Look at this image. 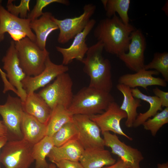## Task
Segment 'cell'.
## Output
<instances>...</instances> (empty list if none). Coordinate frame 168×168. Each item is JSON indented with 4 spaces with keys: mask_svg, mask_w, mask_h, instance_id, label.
<instances>
[{
    "mask_svg": "<svg viewBox=\"0 0 168 168\" xmlns=\"http://www.w3.org/2000/svg\"><path fill=\"white\" fill-rule=\"evenodd\" d=\"M102 168H127L123 161L119 158L114 164L105 166Z\"/></svg>",
    "mask_w": 168,
    "mask_h": 168,
    "instance_id": "obj_35",
    "label": "cell"
},
{
    "mask_svg": "<svg viewBox=\"0 0 168 168\" xmlns=\"http://www.w3.org/2000/svg\"><path fill=\"white\" fill-rule=\"evenodd\" d=\"M3 68L11 85L16 90L18 97L23 102L27 96L23 89L21 82L26 76L20 65L17 52L13 40L11 41L5 55L2 59Z\"/></svg>",
    "mask_w": 168,
    "mask_h": 168,
    "instance_id": "obj_13",
    "label": "cell"
},
{
    "mask_svg": "<svg viewBox=\"0 0 168 168\" xmlns=\"http://www.w3.org/2000/svg\"><path fill=\"white\" fill-rule=\"evenodd\" d=\"M8 135L7 129L2 121H0V136L6 137Z\"/></svg>",
    "mask_w": 168,
    "mask_h": 168,
    "instance_id": "obj_36",
    "label": "cell"
},
{
    "mask_svg": "<svg viewBox=\"0 0 168 168\" xmlns=\"http://www.w3.org/2000/svg\"><path fill=\"white\" fill-rule=\"evenodd\" d=\"M144 69L146 70L154 69L162 75L163 79L168 82V53L156 52L153 55L152 60L145 64Z\"/></svg>",
    "mask_w": 168,
    "mask_h": 168,
    "instance_id": "obj_29",
    "label": "cell"
},
{
    "mask_svg": "<svg viewBox=\"0 0 168 168\" xmlns=\"http://www.w3.org/2000/svg\"><path fill=\"white\" fill-rule=\"evenodd\" d=\"M84 149L77 139L58 147L54 146L47 157L54 164L63 160L79 161Z\"/></svg>",
    "mask_w": 168,
    "mask_h": 168,
    "instance_id": "obj_21",
    "label": "cell"
},
{
    "mask_svg": "<svg viewBox=\"0 0 168 168\" xmlns=\"http://www.w3.org/2000/svg\"><path fill=\"white\" fill-rule=\"evenodd\" d=\"M101 2L107 17L110 18L117 13L124 24H129L128 11L130 4V0H102Z\"/></svg>",
    "mask_w": 168,
    "mask_h": 168,
    "instance_id": "obj_27",
    "label": "cell"
},
{
    "mask_svg": "<svg viewBox=\"0 0 168 168\" xmlns=\"http://www.w3.org/2000/svg\"><path fill=\"white\" fill-rule=\"evenodd\" d=\"M55 168H57L56 166V167Z\"/></svg>",
    "mask_w": 168,
    "mask_h": 168,
    "instance_id": "obj_42",
    "label": "cell"
},
{
    "mask_svg": "<svg viewBox=\"0 0 168 168\" xmlns=\"http://www.w3.org/2000/svg\"><path fill=\"white\" fill-rule=\"evenodd\" d=\"M146 47L145 37L142 30L135 29L132 32L128 51L118 56L130 70L135 72L145 65L144 53Z\"/></svg>",
    "mask_w": 168,
    "mask_h": 168,
    "instance_id": "obj_11",
    "label": "cell"
},
{
    "mask_svg": "<svg viewBox=\"0 0 168 168\" xmlns=\"http://www.w3.org/2000/svg\"><path fill=\"white\" fill-rule=\"evenodd\" d=\"M55 164L58 168H84L79 161L63 160Z\"/></svg>",
    "mask_w": 168,
    "mask_h": 168,
    "instance_id": "obj_34",
    "label": "cell"
},
{
    "mask_svg": "<svg viewBox=\"0 0 168 168\" xmlns=\"http://www.w3.org/2000/svg\"><path fill=\"white\" fill-rule=\"evenodd\" d=\"M116 88L123 96V102L120 107L127 114L125 125L128 128L133 127L138 114L137 109L142 106L141 100L133 96L131 88L129 87L118 83L116 86Z\"/></svg>",
    "mask_w": 168,
    "mask_h": 168,
    "instance_id": "obj_23",
    "label": "cell"
},
{
    "mask_svg": "<svg viewBox=\"0 0 168 168\" xmlns=\"http://www.w3.org/2000/svg\"><path fill=\"white\" fill-rule=\"evenodd\" d=\"M96 9L95 5L88 3L84 6L83 13L78 16L63 20L58 19L54 16L53 20L59 30L58 42L65 44L81 32L91 19Z\"/></svg>",
    "mask_w": 168,
    "mask_h": 168,
    "instance_id": "obj_8",
    "label": "cell"
},
{
    "mask_svg": "<svg viewBox=\"0 0 168 168\" xmlns=\"http://www.w3.org/2000/svg\"><path fill=\"white\" fill-rule=\"evenodd\" d=\"M105 146L110 147L111 153L117 156L127 168H140V162L144 157L138 149L121 141L116 134L107 131L102 134Z\"/></svg>",
    "mask_w": 168,
    "mask_h": 168,
    "instance_id": "obj_10",
    "label": "cell"
},
{
    "mask_svg": "<svg viewBox=\"0 0 168 168\" xmlns=\"http://www.w3.org/2000/svg\"><path fill=\"white\" fill-rule=\"evenodd\" d=\"M168 3H166L164 5L163 8H162V10H163L166 13H167V7H168Z\"/></svg>",
    "mask_w": 168,
    "mask_h": 168,
    "instance_id": "obj_40",
    "label": "cell"
},
{
    "mask_svg": "<svg viewBox=\"0 0 168 168\" xmlns=\"http://www.w3.org/2000/svg\"><path fill=\"white\" fill-rule=\"evenodd\" d=\"M103 45L99 41L89 47L81 62L83 71L90 78L88 86L110 92L113 87L111 66L110 60L103 56Z\"/></svg>",
    "mask_w": 168,
    "mask_h": 168,
    "instance_id": "obj_2",
    "label": "cell"
},
{
    "mask_svg": "<svg viewBox=\"0 0 168 168\" xmlns=\"http://www.w3.org/2000/svg\"><path fill=\"white\" fill-rule=\"evenodd\" d=\"M89 116L98 126L102 134L105 132L111 131L130 141L133 140L132 138L124 132L120 125L121 120L126 119L127 114L115 101L111 103L102 113Z\"/></svg>",
    "mask_w": 168,
    "mask_h": 168,
    "instance_id": "obj_12",
    "label": "cell"
},
{
    "mask_svg": "<svg viewBox=\"0 0 168 168\" xmlns=\"http://www.w3.org/2000/svg\"><path fill=\"white\" fill-rule=\"evenodd\" d=\"M56 167L55 165L52 163L49 164V168H55Z\"/></svg>",
    "mask_w": 168,
    "mask_h": 168,
    "instance_id": "obj_41",
    "label": "cell"
},
{
    "mask_svg": "<svg viewBox=\"0 0 168 168\" xmlns=\"http://www.w3.org/2000/svg\"><path fill=\"white\" fill-rule=\"evenodd\" d=\"M73 120L78 130L77 140L84 149L104 148V142L100 135V129L89 116L74 115L73 116Z\"/></svg>",
    "mask_w": 168,
    "mask_h": 168,
    "instance_id": "obj_9",
    "label": "cell"
},
{
    "mask_svg": "<svg viewBox=\"0 0 168 168\" xmlns=\"http://www.w3.org/2000/svg\"><path fill=\"white\" fill-rule=\"evenodd\" d=\"M13 0L8 1L7 8V11L12 15L18 17L19 15L21 18L26 19L28 12H30L29 4L30 0H21L19 5L16 6L12 3Z\"/></svg>",
    "mask_w": 168,
    "mask_h": 168,
    "instance_id": "obj_32",
    "label": "cell"
},
{
    "mask_svg": "<svg viewBox=\"0 0 168 168\" xmlns=\"http://www.w3.org/2000/svg\"><path fill=\"white\" fill-rule=\"evenodd\" d=\"M157 168H168V162H166L162 164H158Z\"/></svg>",
    "mask_w": 168,
    "mask_h": 168,
    "instance_id": "obj_39",
    "label": "cell"
},
{
    "mask_svg": "<svg viewBox=\"0 0 168 168\" xmlns=\"http://www.w3.org/2000/svg\"><path fill=\"white\" fill-rule=\"evenodd\" d=\"M133 96L135 98L148 102L150 105L149 109L144 113L138 114L133 127L136 128L142 125L148 119L153 117L159 111L162 110L161 102L159 99L154 96H148L142 93L138 88H131Z\"/></svg>",
    "mask_w": 168,
    "mask_h": 168,
    "instance_id": "obj_24",
    "label": "cell"
},
{
    "mask_svg": "<svg viewBox=\"0 0 168 168\" xmlns=\"http://www.w3.org/2000/svg\"><path fill=\"white\" fill-rule=\"evenodd\" d=\"M68 70L69 68L67 66L62 64H57L53 63L49 56L46 60L44 70L36 76H26L21 82L22 87L27 94L35 92Z\"/></svg>",
    "mask_w": 168,
    "mask_h": 168,
    "instance_id": "obj_14",
    "label": "cell"
},
{
    "mask_svg": "<svg viewBox=\"0 0 168 168\" xmlns=\"http://www.w3.org/2000/svg\"><path fill=\"white\" fill-rule=\"evenodd\" d=\"M73 116L64 106L58 105L55 106L52 110L46 124V136L52 137L64 125L73 120Z\"/></svg>",
    "mask_w": 168,
    "mask_h": 168,
    "instance_id": "obj_25",
    "label": "cell"
},
{
    "mask_svg": "<svg viewBox=\"0 0 168 168\" xmlns=\"http://www.w3.org/2000/svg\"><path fill=\"white\" fill-rule=\"evenodd\" d=\"M0 75L4 84H6L8 83V80L6 77V73L3 71L2 69L0 68Z\"/></svg>",
    "mask_w": 168,
    "mask_h": 168,
    "instance_id": "obj_38",
    "label": "cell"
},
{
    "mask_svg": "<svg viewBox=\"0 0 168 168\" xmlns=\"http://www.w3.org/2000/svg\"><path fill=\"white\" fill-rule=\"evenodd\" d=\"M0 0V42L4 39L6 32L19 31L25 33L26 37L35 42L36 36L30 27V20L16 16L2 6Z\"/></svg>",
    "mask_w": 168,
    "mask_h": 168,
    "instance_id": "obj_16",
    "label": "cell"
},
{
    "mask_svg": "<svg viewBox=\"0 0 168 168\" xmlns=\"http://www.w3.org/2000/svg\"><path fill=\"white\" fill-rule=\"evenodd\" d=\"M54 16L49 12H44L39 19L30 21V27L35 33V43L41 50L46 49L47 39L53 31L58 29L53 20Z\"/></svg>",
    "mask_w": 168,
    "mask_h": 168,
    "instance_id": "obj_19",
    "label": "cell"
},
{
    "mask_svg": "<svg viewBox=\"0 0 168 168\" xmlns=\"http://www.w3.org/2000/svg\"><path fill=\"white\" fill-rule=\"evenodd\" d=\"M159 74L156 70L143 69L134 73H128L121 75L119 77L118 82L119 83L125 85L131 88L140 87L146 90L148 86H152L166 87L167 82L163 79L153 76Z\"/></svg>",
    "mask_w": 168,
    "mask_h": 168,
    "instance_id": "obj_17",
    "label": "cell"
},
{
    "mask_svg": "<svg viewBox=\"0 0 168 168\" xmlns=\"http://www.w3.org/2000/svg\"><path fill=\"white\" fill-rule=\"evenodd\" d=\"M77 127L73 121H70L64 125L52 137L54 146H60L73 140L77 139L78 137Z\"/></svg>",
    "mask_w": 168,
    "mask_h": 168,
    "instance_id": "obj_28",
    "label": "cell"
},
{
    "mask_svg": "<svg viewBox=\"0 0 168 168\" xmlns=\"http://www.w3.org/2000/svg\"><path fill=\"white\" fill-rule=\"evenodd\" d=\"M54 3H57L68 6L70 2L68 0H37L36 3L31 11L28 14L27 18L32 21L38 19L44 13L43 9L48 5Z\"/></svg>",
    "mask_w": 168,
    "mask_h": 168,
    "instance_id": "obj_31",
    "label": "cell"
},
{
    "mask_svg": "<svg viewBox=\"0 0 168 168\" xmlns=\"http://www.w3.org/2000/svg\"><path fill=\"white\" fill-rule=\"evenodd\" d=\"M8 141L6 137L0 136V149L2 148ZM0 168H1L0 162Z\"/></svg>",
    "mask_w": 168,
    "mask_h": 168,
    "instance_id": "obj_37",
    "label": "cell"
},
{
    "mask_svg": "<svg viewBox=\"0 0 168 168\" xmlns=\"http://www.w3.org/2000/svg\"><path fill=\"white\" fill-rule=\"evenodd\" d=\"M14 43L20 66L26 75L35 76L41 73L44 69L46 60L49 56L48 51L41 49L27 37Z\"/></svg>",
    "mask_w": 168,
    "mask_h": 168,
    "instance_id": "obj_4",
    "label": "cell"
},
{
    "mask_svg": "<svg viewBox=\"0 0 168 168\" xmlns=\"http://www.w3.org/2000/svg\"><path fill=\"white\" fill-rule=\"evenodd\" d=\"M116 161L108 150L95 148L84 149L79 162L84 168H102Z\"/></svg>",
    "mask_w": 168,
    "mask_h": 168,
    "instance_id": "obj_20",
    "label": "cell"
},
{
    "mask_svg": "<svg viewBox=\"0 0 168 168\" xmlns=\"http://www.w3.org/2000/svg\"><path fill=\"white\" fill-rule=\"evenodd\" d=\"M155 96L160 100L162 107H168V92L165 91L156 87L153 89Z\"/></svg>",
    "mask_w": 168,
    "mask_h": 168,
    "instance_id": "obj_33",
    "label": "cell"
},
{
    "mask_svg": "<svg viewBox=\"0 0 168 168\" xmlns=\"http://www.w3.org/2000/svg\"><path fill=\"white\" fill-rule=\"evenodd\" d=\"M135 29L130 23L124 24L115 14L100 20L93 34L103 44L104 50L118 57L128 51L131 33Z\"/></svg>",
    "mask_w": 168,
    "mask_h": 168,
    "instance_id": "obj_1",
    "label": "cell"
},
{
    "mask_svg": "<svg viewBox=\"0 0 168 168\" xmlns=\"http://www.w3.org/2000/svg\"><path fill=\"white\" fill-rule=\"evenodd\" d=\"M114 101L110 92L88 86L83 87L74 95L68 109L72 115L91 116L102 113Z\"/></svg>",
    "mask_w": 168,
    "mask_h": 168,
    "instance_id": "obj_3",
    "label": "cell"
},
{
    "mask_svg": "<svg viewBox=\"0 0 168 168\" xmlns=\"http://www.w3.org/2000/svg\"><path fill=\"white\" fill-rule=\"evenodd\" d=\"M168 123V107L158 112L152 118H149L143 123L144 128L150 131L152 135L155 136L159 130Z\"/></svg>",
    "mask_w": 168,
    "mask_h": 168,
    "instance_id": "obj_30",
    "label": "cell"
},
{
    "mask_svg": "<svg viewBox=\"0 0 168 168\" xmlns=\"http://www.w3.org/2000/svg\"><path fill=\"white\" fill-rule=\"evenodd\" d=\"M96 23L95 19H91L84 29L74 37L72 43L68 47H56L57 50L62 55V64L67 66L74 59L80 62L82 61L89 49L86 43V37Z\"/></svg>",
    "mask_w": 168,
    "mask_h": 168,
    "instance_id": "obj_15",
    "label": "cell"
},
{
    "mask_svg": "<svg viewBox=\"0 0 168 168\" xmlns=\"http://www.w3.org/2000/svg\"><path fill=\"white\" fill-rule=\"evenodd\" d=\"M22 104L24 112L47 124L52 110L38 93L34 92L27 94Z\"/></svg>",
    "mask_w": 168,
    "mask_h": 168,
    "instance_id": "obj_18",
    "label": "cell"
},
{
    "mask_svg": "<svg viewBox=\"0 0 168 168\" xmlns=\"http://www.w3.org/2000/svg\"><path fill=\"white\" fill-rule=\"evenodd\" d=\"M72 86V79L66 72L58 76L53 83L42 89L38 94L52 110L58 105L68 109L74 96Z\"/></svg>",
    "mask_w": 168,
    "mask_h": 168,
    "instance_id": "obj_6",
    "label": "cell"
},
{
    "mask_svg": "<svg viewBox=\"0 0 168 168\" xmlns=\"http://www.w3.org/2000/svg\"><path fill=\"white\" fill-rule=\"evenodd\" d=\"M54 146L52 137L48 136L33 145L32 154L35 168H49V164L46 158Z\"/></svg>",
    "mask_w": 168,
    "mask_h": 168,
    "instance_id": "obj_26",
    "label": "cell"
},
{
    "mask_svg": "<svg viewBox=\"0 0 168 168\" xmlns=\"http://www.w3.org/2000/svg\"><path fill=\"white\" fill-rule=\"evenodd\" d=\"M33 146L23 138L8 140L0 154V163L5 168H29L35 161Z\"/></svg>",
    "mask_w": 168,
    "mask_h": 168,
    "instance_id": "obj_5",
    "label": "cell"
},
{
    "mask_svg": "<svg viewBox=\"0 0 168 168\" xmlns=\"http://www.w3.org/2000/svg\"><path fill=\"white\" fill-rule=\"evenodd\" d=\"M24 113L19 97L8 94L5 103L0 104V115L7 130L8 140L23 138L21 126Z\"/></svg>",
    "mask_w": 168,
    "mask_h": 168,
    "instance_id": "obj_7",
    "label": "cell"
},
{
    "mask_svg": "<svg viewBox=\"0 0 168 168\" xmlns=\"http://www.w3.org/2000/svg\"><path fill=\"white\" fill-rule=\"evenodd\" d=\"M21 128L23 138L33 145L46 136L47 125L25 112Z\"/></svg>",
    "mask_w": 168,
    "mask_h": 168,
    "instance_id": "obj_22",
    "label": "cell"
}]
</instances>
